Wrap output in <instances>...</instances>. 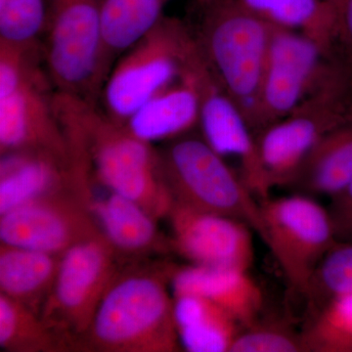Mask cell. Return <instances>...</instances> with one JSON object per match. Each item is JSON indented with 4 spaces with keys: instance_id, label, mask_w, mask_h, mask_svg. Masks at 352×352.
I'll return each instance as SVG.
<instances>
[{
    "instance_id": "7c38bea8",
    "label": "cell",
    "mask_w": 352,
    "mask_h": 352,
    "mask_svg": "<svg viewBox=\"0 0 352 352\" xmlns=\"http://www.w3.org/2000/svg\"><path fill=\"white\" fill-rule=\"evenodd\" d=\"M103 235L87 206L66 185L1 214V244L63 254Z\"/></svg>"
},
{
    "instance_id": "f1b7e54d",
    "label": "cell",
    "mask_w": 352,
    "mask_h": 352,
    "mask_svg": "<svg viewBox=\"0 0 352 352\" xmlns=\"http://www.w3.org/2000/svg\"><path fill=\"white\" fill-rule=\"evenodd\" d=\"M329 214L337 238L352 237V182L337 195L331 197Z\"/></svg>"
},
{
    "instance_id": "83f0119b",
    "label": "cell",
    "mask_w": 352,
    "mask_h": 352,
    "mask_svg": "<svg viewBox=\"0 0 352 352\" xmlns=\"http://www.w3.org/2000/svg\"><path fill=\"white\" fill-rule=\"evenodd\" d=\"M305 351L302 335L291 332L283 326L256 325V322L241 329L230 352H300Z\"/></svg>"
},
{
    "instance_id": "9c48e42d",
    "label": "cell",
    "mask_w": 352,
    "mask_h": 352,
    "mask_svg": "<svg viewBox=\"0 0 352 352\" xmlns=\"http://www.w3.org/2000/svg\"><path fill=\"white\" fill-rule=\"evenodd\" d=\"M265 244L291 286L305 295L321 259L337 243L329 210L310 196L261 201Z\"/></svg>"
},
{
    "instance_id": "1f68e13d",
    "label": "cell",
    "mask_w": 352,
    "mask_h": 352,
    "mask_svg": "<svg viewBox=\"0 0 352 352\" xmlns=\"http://www.w3.org/2000/svg\"><path fill=\"white\" fill-rule=\"evenodd\" d=\"M335 1H342V0H335Z\"/></svg>"
},
{
    "instance_id": "cb8c5ba5",
    "label": "cell",
    "mask_w": 352,
    "mask_h": 352,
    "mask_svg": "<svg viewBox=\"0 0 352 352\" xmlns=\"http://www.w3.org/2000/svg\"><path fill=\"white\" fill-rule=\"evenodd\" d=\"M0 346L13 352H54L74 349L41 316L25 305L0 295Z\"/></svg>"
},
{
    "instance_id": "6da1fadb",
    "label": "cell",
    "mask_w": 352,
    "mask_h": 352,
    "mask_svg": "<svg viewBox=\"0 0 352 352\" xmlns=\"http://www.w3.org/2000/svg\"><path fill=\"white\" fill-rule=\"evenodd\" d=\"M52 103L69 151L85 162L97 182L135 201L155 219L168 217L175 199L161 155L151 143L134 136L96 101L56 91Z\"/></svg>"
},
{
    "instance_id": "44dd1931",
    "label": "cell",
    "mask_w": 352,
    "mask_h": 352,
    "mask_svg": "<svg viewBox=\"0 0 352 352\" xmlns=\"http://www.w3.org/2000/svg\"><path fill=\"white\" fill-rule=\"evenodd\" d=\"M61 258L62 254L1 244V294L38 311L52 289Z\"/></svg>"
},
{
    "instance_id": "e0dca14e",
    "label": "cell",
    "mask_w": 352,
    "mask_h": 352,
    "mask_svg": "<svg viewBox=\"0 0 352 352\" xmlns=\"http://www.w3.org/2000/svg\"><path fill=\"white\" fill-rule=\"evenodd\" d=\"M0 214L61 188L68 182L69 161L50 153L19 150L1 154Z\"/></svg>"
},
{
    "instance_id": "f546056e",
    "label": "cell",
    "mask_w": 352,
    "mask_h": 352,
    "mask_svg": "<svg viewBox=\"0 0 352 352\" xmlns=\"http://www.w3.org/2000/svg\"><path fill=\"white\" fill-rule=\"evenodd\" d=\"M339 43L342 45L346 59L352 62V0H342Z\"/></svg>"
},
{
    "instance_id": "52a82bcc",
    "label": "cell",
    "mask_w": 352,
    "mask_h": 352,
    "mask_svg": "<svg viewBox=\"0 0 352 352\" xmlns=\"http://www.w3.org/2000/svg\"><path fill=\"white\" fill-rule=\"evenodd\" d=\"M100 12L101 0H50L44 59L56 91L96 101L108 78Z\"/></svg>"
},
{
    "instance_id": "ffe728a7",
    "label": "cell",
    "mask_w": 352,
    "mask_h": 352,
    "mask_svg": "<svg viewBox=\"0 0 352 352\" xmlns=\"http://www.w3.org/2000/svg\"><path fill=\"white\" fill-rule=\"evenodd\" d=\"M352 182V122L319 140L289 186L307 196L337 195Z\"/></svg>"
},
{
    "instance_id": "5bb4252c",
    "label": "cell",
    "mask_w": 352,
    "mask_h": 352,
    "mask_svg": "<svg viewBox=\"0 0 352 352\" xmlns=\"http://www.w3.org/2000/svg\"><path fill=\"white\" fill-rule=\"evenodd\" d=\"M48 80L43 74L0 96L1 154L34 150L69 161L68 143L53 109Z\"/></svg>"
},
{
    "instance_id": "d4e9b609",
    "label": "cell",
    "mask_w": 352,
    "mask_h": 352,
    "mask_svg": "<svg viewBox=\"0 0 352 352\" xmlns=\"http://www.w3.org/2000/svg\"><path fill=\"white\" fill-rule=\"evenodd\" d=\"M302 339L305 351L352 352V295L322 308Z\"/></svg>"
},
{
    "instance_id": "4dcf8cb0",
    "label": "cell",
    "mask_w": 352,
    "mask_h": 352,
    "mask_svg": "<svg viewBox=\"0 0 352 352\" xmlns=\"http://www.w3.org/2000/svg\"><path fill=\"white\" fill-rule=\"evenodd\" d=\"M349 122H352V111H351V116H349Z\"/></svg>"
},
{
    "instance_id": "2e32d148",
    "label": "cell",
    "mask_w": 352,
    "mask_h": 352,
    "mask_svg": "<svg viewBox=\"0 0 352 352\" xmlns=\"http://www.w3.org/2000/svg\"><path fill=\"white\" fill-rule=\"evenodd\" d=\"M82 201L117 254H144L160 244L156 219L135 201L99 182L85 192Z\"/></svg>"
},
{
    "instance_id": "4316f807",
    "label": "cell",
    "mask_w": 352,
    "mask_h": 352,
    "mask_svg": "<svg viewBox=\"0 0 352 352\" xmlns=\"http://www.w3.org/2000/svg\"><path fill=\"white\" fill-rule=\"evenodd\" d=\"M47 16L45 0H0V43L38 46Z\"/></svg>"
},
{
    "instance_id": "277c9868",
    "label": "cell",
    "mask_w": 352,
    "mask_h": 352,
    "mask_svg": "<svg viewBox=\"0 0 352 352\" xmlns=\"http://www.w3.org/2000/svg\"><path fill=\"white\" fill-rule=\"evenodd\" d=\"M351 111L352 66L344 60H331L312 91L293 112L254 135L272 187L289 186L314 146L349 122Z\"/></svg>"
},
{
    "instance_id": "484cf974",
    "label": "cell",
    "mask_w": 352,
    "mask_h": 352,
    "mask_svg": "<svg viewBox=\"0 0 352 352\" xmlns=\"http://www.w3.org/2000/svg\"><path fill=\"white\" fill-rule=\"evenodd\" d=\"M352 295V244L336 243L315 268L307 294L318 312L336 298Z\"/></svg>"
},
{
    "instance_id": "9a60e30c",
    "label": "cell",
    "mask_w": 352,
    "mask_h": 352,
    "mask_svg": "<svg viewBox=\"0 0 352 352\" xmlns=\"http://www.w3.org/2000/svg\"><path fill=\"white\" fill-rule=\"evenodd\" d=\"M173 295L195 296L223 309L242 328L252 325L263 305V295L248 270L220 266H191L170 274Z\"/></svg>"
},
{
    "instance_id": "3957f363",
    "label": "cell",
    "mask_w": 352,
    "mask_h": 352,
    "mask_svg": "<svg viewBox=\"0 0 352 352\" xmlns=\"http://www.w3.org/2000/svg\"><path fill=\"white\" fill-rule=\"evenodd\" d=\"M191 32L212 75L252 129L273 25L240 0H203Z\"/></svg>"
},
{
    "instance_id": "5b68a950",
    "label": "cell",
    "mask_w": 352,
    "mask_h": 352,
    "mask_svg": "<svg viewBox=\"0 0 352 352\" xmlns=\"http://www.w3.org/2000/svg\"><path fill=\"white\" fill-rule=\"evenodd\" d=\"M161 159L175 201L244 222L265 243L261 201L205 139L178 138Z\"/></svg>"
},
{
    "instance_id": "30bf717a",
    "label": "cell",
    "mask_w": 352,
    "mask_h": 352,
    "mask_svg": "<svg viewBox=\"0 0 352 352\" xmlns=\"http://www.w3.org/2000/svg\"><path fill=\"white\" fill-rule=\"evenodd\" d=\"M183 73L191 78L198 92L199 124L206 142L220 156L237 160L241 177L261 201L270 198L273 187L261 164L254 131L212 75L198 44L190 53Z\"/></svg>"
},
{
    "instance_id": "8fae6325",
    "label": "cell",
    "mask_w": 352,
    "mask_h": 352,
    "mask_svg": "<svg viewBox=\"0 0 352 352\" xmlns=\"http://www.w3.org/2000/svg\"><path fill=\"white\" fill-rule=\"evenodd\" d=\"M329 58L305 34L273 27L252 118L254 134L284 119L307 98L321 78Z\"/></svg>"
},
{
    "instance_id": "ac0fdd59",
    "label": "cell",
    "mask_w": 352,
    "mask_h": 352,
    "mask_svg": "<svg viewBox=\"0 0 352 352\" xmlns=\"http://www.w3.org/2000/svg\"><path fill=\"white\" fill-rule=\"evenodd\" d=\"M199 95L187 74L153 96L124 126L134 136L153 141L177 138L199 124Z\"/></svg>"
},
{
    "instance_id": "d6986e66",
    "label": "cell",
    "mask_w": 352,
    "mask_h": 352,
    "mask_svg": "<svg viewBox=\"0 0 352 352\" xmlns=\"http://www.w3.org/2000/svg\"><path fill=\"white\" fill-rule=\"evenodd\" d=\"M273 27L291 30L315 41L328 56L339 43L342 1L335 0H240Z\"/></svg>"
},
{
    "instance_id": "7a4b0ae2",
    "label": "cell",
    "mask_w": 352,
    "mask_h": 352,
    "mask_svg": "<svg viewBox=\"0 0 352 352\" xmlns=\"http://www.w3.org/2000/svg\"><path fill=\"white\" fill-rule=\"evenodd\" d=\"M168 270L118 273L78 347L104 352L177 351L180 340L175 300L166 288Z\"/></svg>"
},
{
    "instance_id": "8992f818",
    "label": "cell",
    "mask_w": 352,
    "mask_h": 352,
    "mask_svg": "<svg viewBox=\"0 0 352 352\" xmlns=\"http://www.w3.org/2000/svg\"><path fill=\"white\" fill-rule=\"evenodd\" d=\"M194 36L175 18H162L109 74L103 87L104 111L120 124L143 104L182 78Z\"/></svg>"
},
{
    "instance_id": "603a6c76",
    "label": "cell",
    "mask_w": 352,
    "mask_h": 352,
    "mask_svg": "<svg viewBox=\"0 0 352 352\" xmlns=\"http://www.w3.org/2000/svg\"><path fill=\"white\" fill-rule=\"evenodd\" d=\"M166 0H101L102 56L109 73L113 58L131 50L163 18Z\"/></svg>"
},
{
    "instance_id": "7402d4cb",
    "label": "cell",
    "mask_w": 352,
    "mask_h": 352,
    "mask_svg": "<svg viewBox=\"0 0 352 352\" xmlns=\"http://www.w3.org/2000/svg\"><path fill=\"white\" fill-rule=\"evenodd\" d=\"M180 344L191 352H230L242 326L214 303L195 296H175Z\"/></svg>"
},
{
    "instance_id": "ba28073f",
    "label": "cell",
    "mask_w": 352,
    "mask_h": 352,
    "mask_svg": "<svg viewBox=\"0 0 352 352\" xmlns=\"http://www.w3.org/2000/svg\"><path fill=\"white\" fill-rule=\"evenodd\" d=\"M117 252L103 235L62 254L56 279L41 307V318L78 347L97 307L118 275Z\"/></svg>"
},
{
    "instance_id": "4fadbf2b",
    "label": "cell",
    "mask_w": 352,
    "mask_h": 352,
    "mask_svg": "<svg viewBox=\"0 0 352 352\" xmlns=\"http://www.w3.org/2000/svg\"><path fill=\"white\" fill-rule=\"evenodd\" d=\"M176 251L196 265L249 270L254 258L252 228L239 220L173 201L168 214Z\"/></svg>"
}]
</instances>
